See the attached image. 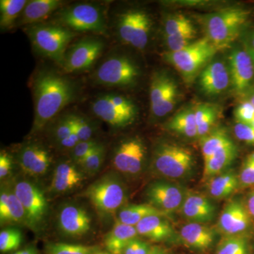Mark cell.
Wrapping results in <instances>:
<instances>
[{
  "label": "cell",
  "instance_id": "9",
  "mask_svg": "<svg viewBox=\"0 0 254 254\" xmlns=\"http://www.w3.org/2000/svg\"><path fill=\"white\" fill-rule=\"evenodd\" d=\"M139 76V68L133 60L123 55H113L97 68L94 79L101 86L126 87L134 84Z\"/></svg>",
  "mask_w": 254,
  "mask_h": 254
},
{
  "label": "cell",
  "instance_id": "39",
  "mask_svg": "<svg viewBox=\"0 0 254 254\" xmlns=\"http://www.w3.org/2000/svg\"><path fill=\"white\" fill-rule=\"evenodd\" d=\"M191 21L183 14L171 15L165 19L164 31L165 36H171L179 32L193 27Z\"/></svg>",
  "mask_w": 254,
  "mask_h": 254
},
{
  "label": "cell",
  "instance_id": "22",
  "mask_svg": "<svg viewBox=\"0 0 254 254\" xmlns=\"http://www.w3.org/2000/svg\"><path fill=\"white\" fill-rule=\"evenodd\" d=\"M138 235L153 242H162L173 236L174 229L166 215H151L136 226Z\"/></svg>",
  "mask_w": 254,
  "mask_h": 254
},
{
  "label": "cell",
  "instance_id": "26",
  "mask_svg": "<svg viewBox=\"0 0 254 254\" xmlns=\"http://www.w3.org/2000/svg\"><path fill=\"white\" fill-rule=\"evenodd\" d=\"M237 155V148L234 143L219 150L204 162V177L212 178L222 173L231 165Z\"/></svg>",
  "mask_w": 254,
  "mask_h": 254
},
{
  "label": "cell",
  "instance_id": "16",
  "mask_svg": "<svg viewBox=\"0 0 254 254\" xmlns=\"http://www.w3.org/2000/svg\"><path fill=\"white\" fill-rule=\"evenodd\" d=\"M230 80L234 91L246 93L252 87L254 78V64L247 50H233L229 57Z\"/></svg>",
  "mask_w": 254,
  "mask_h": 254
},
{
  "label": "cell",
  "instance_id": "40",
  "mask_svg": "<svg viewBox=\"0 0 254 254\" xmlns=\"http://www.w3.org/2000/svg\"><path fill=\"white\" fill-rule=\"evenodd\" d=\"M105 149L104 145L100 143L93 151L80 163L83 170L88 174L97 173L101 168L105 158Z\"/></svg>",
  "mask_w": 254,
  "mask_h": 254
},
{
  "label": "cell",
  "instance_id": "10",
  "mask_svg": "<svg viewBox=\"0 0 254 254\" xmlns=\"http://www.w3.org/2000/svg\"><path fill=\"white\" fill-rule=\"evenodd\" d=\"M152 21L143 10L131 9L119 16L117 31L119 38L126 44L143 50L149 41Z\"/></svg>",
  "mask_w": 254,
  "mask_h": 254
},
{
  "label": "cell",
  "instance_id": "30",
  "mask_svg": "<svg viewBox=\"0 0 254 254\" xmlns=\"http://www.w3.org/2000/svg\"><path fill=\"white\" fill-rule=\"evenodd\" d=\"M176 87L175 82L168 74L163 72L155 73L150 86V109L158 105Z\"/></svg>",
  "mask_w": 254,
  "mask_h": 254
},
{
  "label": "cell",
  "instance_id": "15",
  "mask_svg": "<svg viewBox=\"0 0 254 254\" xmlns=\"http://www.w3.org/2000/svg\"><path fill=\"white\" fill-rule=\"evenodd\" d=\"M252 220L247 205L242 200H232L222 210L218 227L225 236H243L252 226Z\"/></svg>",
  "mask_w": 254,
  "mask_h": 254
},
{
  "label": "cell",
  "instance_id": "38",
  "mask_svg": "<svg viewBox=\"0 0 254 254\" xmlns=\"http://www.w3.org/2000/svg\"><path fill=\"white\" fill-rule=\"evenodd\" d=\"M96 249L88 246L53 243L47 246L48 254H93Z\"/></svg>",
  "mask_w": 254,
  "mask_h": 254
},
{
  "label": "cell",
  "instance_id": "8",
  "mask_svg": "<svg viewBox=\"0 0 254 254\" xmlns=\"http://www.w3.org/2000/svg\"><path fill=\"white\" fill-rule=\"evenodd\" d=\"M58 23L73 32L106 33V22L102 9L91 3H79L62 9L58 14Z\"/></svg>",
  "mask_w": 254,
  "mask_h": 254
},
{
  "label": "cell",
  "instance_id": "23",
  "mask_svg": "<svg viewBox=\"0 0 254 254\" xmlns=\"http://www.w3.org/2000/svg\"><path fill=\"white\" fill-rule=\"evenodd\" d=\"M83 180V175L74 165L64 162L55 168L50 187L55 193H65L78 186Z\"/></svg>",
  "mask_w": 254,
  "mask_h": 254
},
{
  "label": "cell",
  "instance_id": "58",
  "mask_svg": "<svg viewBox=\"0 0 254 254\" xmlns=\"http://www.w3.org/2000/svg\"><path fill=\"white\" fill-rule=\"evenodd\" d=\"M93 254H111L106 253V252H95V253Z\"/></svg>",
  "mask_w": 254,
  "mask_h": 254
},
{
  "label": "cell",
  "instance_id": "27",
  "mask_svg": "<svg viewBox=\"0 0 254 254\" xmlns=\"http://www.w3.org/2000/svg\"><path fill=\"white\" fill-rule=\"evenodd\" d=\"M240 185L238 175L233 171L222 173L209 180V193L215 199L228 198L237 190Z\"/></svg>",
  "mask_w": 254,
  "mask_h": 254
},
{
  "label": "cell",
  "instance_id": "7",
  "mask_svg": "<svg viewBox=\"0 0 254 254\" xmlns=\"http://www.w3.org/2000/svg\"><path fill=\"white\" fill-rule=\"evenodd\" d=\"M93 113L114 128H124L134 122L137 108L131 100L116 93L100 95L91 104Z\"/></svg>",
  "mask_w": 254,
  "mask_h": 254
},
{
  "label": "cell",
  "instance_id": "11",
  "mask_svg": "<svg viewBox=\"0 0 254 254\" xmlns=\"http://www.w3.org/2000/svg\"><path fill=\"white\" fill-rule=\"evenodd\" d=\"M13 190L24 208L27 226L38 230L43 225L48 211L44 193L36 185L24 180L16 182Z\"/></svg>",
  "mask_w": 254,
  "mask_h": 254
},
{
  "label": "cell",
  "instance_id": "47",
  "mask_svg": "<svg viewBox=\"0 0 254 254\" xmlns=\"http://www.w3.org/2000/svg\"><path fill=\"white\" fill-rule=\"evenodd\" d=\"M235 136L247 144H254V127L252 125L237 123L234 127Z\"/></svg>",
  "mask_w": 254,
  "mask_h": 254
},
{
  "label": "cell",
  "instance_id": "52",
  "mask_svg": "<svg viewBox=\"0 0 254 254\" xmlns=\"http://www.w3.org/2000/svg\"><path fill=\"white\" fill-rule=\"evenodd\" d=\"M246 205H247L249 213L254 220V190L251 191L250 194H249Z\"/></svg>",
  "mask_w": 254,
  "mask_h": 254
},
{
  "label": "cell",
  "instance_id": "28",
  "mask_svg": "<svg viewBox=\"0 0 254 254\" xmlns=\"http://www.w3.org/2000/svg\"><path fill=\"white\" fill-rule=\"evenodd\" d=\"M157 215H166L149 203L128 205L120 209L118 221L129 226L136 227L143 219Z\"/></svg>",
  "mask_w": 254,
  "mask_h": 254
},
{
  "label": "cell",
  "instance_id": "25",
  "mask_svg": "<svg viewBox=\"0 0 254 254\" xmlns=\"http://www.w3.org/2000/svg\"><path fill=\"white\" fill-rule=\"evenodd\" d=\"M63 5L59 0H32L28 1L21 15V24L39 23L57 11Z\"/></svg>",
  "mask_w": 254,
  "mask_h": 254
},
{
  "label": "cell",
  "instance_id": "44",
  "mask_svg": "<svg viewBox=\"0 0 254 254\" xmlns=\"http://www.w3.org/2000/svg\"><path fill=\"white\" fill-rule=\"evenodd\" d=\"M99 144V142L93 139L80 141L73 149H71V157L73 161L80 165V163L93 151L95 147Z\"/></svg>",
  "mask_w": 254,
  "mask_h": 254
},
{
  "label": "cell",
  "instance_id": "3",
  "mask_svg": "<svg viewBox=\"0 0 254 254\" xmlns=\"http://www.w3.org/2000/svg\"><path fill=\"white\" fill-rule=\"evenodd\" d=\"M38 53L63 66L68 46L76 33L60 23H36L26 29Z\"/></svg>",
  "mask_w": 254,
  "mask_h": 254
},
{
  "label": "cell",
  "instance_id": "45",
  "mask_svg": "<svg viewBox=\"0 0 254 254\" xmlns=\"http://www.w3.org/2000/svg\"><path fill=\"white\" fill-rule=\"evenodd\" d=\"M53 136L57 141L60 142L73 133V127L70 115L58 119L53 127Z\"/></svg>",
  "mask_w": 254,
  "mask_h": 254
},
{
  "label": "cell",
  "instance_id": "33",
  "mask_svg": "<svg viewBox=\"0 0 254 254\" xmlns=\"http://www.w3.org/2000/svg\"><path fill=\"white\" fill-rule=\"evenodd\" d=\"M198 137L202 138L208 134L215 123L217 110L210 104H200L195 110Z\"/></svg>",
  "mask_w": 254,
  "mask_h": 254
},
{
  "label": "cell",
  "instance_id": "59",
  "mask_svg": "<svg viewBox=\"0 0 254 254\" xmlns=\"http://www.w3.org/2000/svg\"><path fill=\"white\" fill-rule=\"evenodd\" d=\"M252 125L254 127V121L253 122V123L252 124Z\"/></svg>",
  "mask_w": 254,
  "mask_h": 254
},
{
  "label": "cell",
  "instance_id": "57",
  "mask_svg": "<svg viewBox=\"0 0 254 254\" xmlns=\"http://www.w3.org/2000/svg\"><path fill=\"white\" fill-rule=\"evenodd\" d=\"M247 51L250 53L251 57H252V60H253V63L254 64V50L252 49V48H250V47L247 46Z\"/></svg>",
  "mask_w": 254,
  "mask_h": 254
},
{
  "label": "cell",
  "instance_id": "50",
  "mask_svg": "<svg viewBox=\"0 0 254 254\" xmlns=\"http://www.w3.org/2000/svg\"><path fill=\"white\" fill-rule=\"evenodd\" d=\"M9 191V190H1V193H0V222H1V225L6 224Z\"/></svg>",
  "mask_w": 254,
  "mask_h": 254
},
{
  "label": "cell",
  "instance_id": "12",
  "mask_svg": "<svg viewBox=\"0 0 254 254\" xmlns=\"http://www.w3.org/2000/svg\"><path fill=\"white\" fill-rule=\"evenodd\" d=\"M104 48V42L98 38L82 39L68 48L62 67L66 73L88 69L101 55Z\"/></svg>",
  "mask_w": 254,
  "mask_h": 254
},
{
  "label": "cell",
  "instance_id": "19",
  "mask_svg": "<svg viewBox=\"0 0 254 254\" xmlns=\"http://www.w3.org/2000/svg\"><path fill=\"white\" fill-rule=\"evenodd\" d=\"M230 82V71L222 62L210 64L200 73L199 77L200 88L208 95H219L226 91Z\"/></svg>",
  "mask_w": 254,
  "mask_h": 254
},
{
  "label": "cell",
  "instance_id": "35",
  "mask_svg": "<svg viewBox=\"0 0 254 254\" xmlns=\"http://www.w3.org/2000/svg\"><path fill=\"white\" fill-rule=\"evenodd\" d=\"M196 34V30L193 26L179 32L173 36H165V42L170 52L180 51L193 43Z\"/></svg>",
  "mask_w": 254,
  "mask_h": 254
},
{
  "label": "cell",
  "instance_id": "32",
  "mask_svg": "<svg viewBox=\"0 0 254 254\" xmlns=\"http://www.w3.org/2000/svg\"><path fill=\"white\" fill-rule=\"evenodd\" d=\"M200 139V149L204 162L219 150L233 143L226 132L222 129L214 130Z\"/></svg>",
  "mask_w": 254,
  "mask_h": 254
},
{
  "label": "cell",
  "instance_id": "2",
  "mask_svg": "<svg viewBox=\"0 0 254 254\" xmlns=\"http://www.w3.org/2000/svg\"><path fill=\"white\" fill-rule=\"evenodd\" d=\"M252 11L241 6L226 8L200 16L206 38L217 50L228 49L250 21Z\"/></svg>",
  "mask_w": 254,
  "mask_h": 254
},
{
  "label": "cell",
  "instance_id": "18",
  "mask_svg": "<svg viewBox=\"0 0 254 254\" xmlns=\"http://www.w3.org/2000/svg\"><path fill=\"white\" fill-rule=\"evenodd\" d=\"M60 230L70 237H81L91 230V218L81 207L75 205H65L58 216Z\"/></svg>",
  "mask_w": 254,
  "mask_h": 254
},
{
  "label": "cell",
  "instance_id": "29",
  "mask_svg": "<svg viewBox=\"0 0 254 254\" xmlns=\"http://www.w3.org/2000/svg\"><path fill=\"white\" fill-rule=\"evenodd\" d=\"M168 128L187 138L198 137L195 110L191 108L182 110L169 122Z\"/></svg>",
  "mask_w": 254,
  "mask_h": 254
},
{
  "label": "cell",
  "instance_id": "13",
  "mask_svg": "<svg viewBox=\"0 0 254 254\" xmlns=\"http://www.w3.org/2000/svg\"><path fill=\"white\" fill-rule=\"evenodd\" d=\"M145 154L144 143L139 138L124 140L117 146L114 153V167L125 175H138L143 169Z\"/></svg>",
  "mask_w": 254,
  "mask_h": 254
},
{
  "label": "cell",
  "instance_id": "6",
  "mask_svg": "<svg viewBox=\"0 0 254 254\" xmlns=\"http://www.w3.org/2000/svg\"><path fill=\"white\" fill-rule=\"evenodd\" d=\"M85 196L100 215L111 216L120 211L126 202V189L118 177L108 175L92 184Z\"/></svg>",
  "mask_w": 254,
  "mask_h": 254
},
{
  "label": "cell",
  "instance_id": "48",
  "mask_svg": "<svg viewBox=\"0 0 254 254\" xmlns=\"http://www.w3.org/2000/svg\"><path fill=\"white\" fill-rule=\"evenodd\" d=\"M151 247L146 242L134 239L127 246L123 254H148Z\"/></svg>",
  "mask_w": 254,
  "mask_h": 254
},
{
  "label": "cell",
  "instance_id": "37",
  "mask_svg": "<svg viewBox=\"0 0 254 254\" xmlns=\"http://www.w3.org/2000/svg\"><path fill=\"white\" fill-rule=\"evenodd\" d=\"M21 231L16 228H7L0 232V251L3 253L17 250L22 243Z\"/></svg>",
  "mask_w": 254,
  "mask_h": 254
},
{
  "label": "cell",
  "instance_id": "41",
  "mask_svg": "<svg viewBox=\"0 0 254 254\" xmlns=\"http://www.w3.org/2000/svg\"><path fill=\"white\" fill-rule=\"evenodd\" d=\"M73 132L79 138L80 141H86L92 139L93 134V127L87 119L76 114L70 115Z\"/></svg>",
  "mask_w": 254,
  "mask_h": 254
},
{
  "label": "cell",
  "instance_id": "14",
  "mask_svg": "<svg viewBox=\"0 0 254 254\" xmlns=\"http://www.w3.org/2000/svg\"><path fill=\"white\" fill-rule=\"evenodd\" d=\"M186 195L180 187L166 182H153L145 190L148 203L165 215L181 208Z\"/></svg>",
  "mask_w": 254,
  "mask_h": 254
},
{
  "label": "cell",
  "instance_id": "1",
  "mask_svg": "<svg viewBox=\"0 0 254 254\" xmlns=\"http://www.w3.org/2000/svg\"><path fill=\"white\" fill-rule=\"evenodd\" d=\"M34 100V120L31 133L43 130L76 98L74 82L54 70L41 69L32 81Z\"/></svg>",
  "mask_w": 254,
  "mask_h": 254
},
{
  "label": "cell",
  "instance_id": "43",
  "mask_svg": "<svg viewBox=\"0 0 254 254\" xmlns=\"http://www.w3.org/2000/svg\"><path fill=\"white\" fill-rule=\"evenodd\" d=\"M238 177L240 186H254V152L245 159Z\"/></svg>",
  "mask_w": 254,
  "mask_h": 254
},
{
  "label": "cell",
  "instance_id": "55",
  "mask_svg": "<svg viewBox=\"0 0 254 254\" xmlns=\"http://www.w3.org/2000/svg\"><path fill=\"white\" fill-rule=\"evenodd\" d=\"M148 254H168V253L160 247H151V250Z\"/></svg>",
  "mask_w": 254,
  "mask_h": 254
},
{
  "label": "cell",
  "instance_id": "49",
  "mask_svg": "<svg viewBox=\"0 0 254 254\" xmlns=\"http://www.w3.org/2000/svg\"><path fill=\"white\" fill-rule=\"evenodd\" d=\"M13 167V160L9 153L1 150L0 153V178L1 180L9 175Z\"/></svg>",
  "mask_w": 254,
  "mask_h": 254
},
{
  "label": "cell",
  "instance_id": "51",
  "mask_svg": "<svg viewBox=\"0 0 254 254\" xmlns=\"http://www.w3.org/2000/svg\"><path fill=\"white\" fill-rule=\"evenodd\" d=\"M80 141H80L79 138H78L77 135H76L74 132H73L69 136L66 137L64 139H63V141L59 142V143L63 148L71 150L73 149Z\"/></svg>",
  "mask_w": 254,
  "mask_h": 254
},
{
  "label": "cell",
  "instance_id": "34",
  "mask_svg": "<svg viewBox=\"0 0 254 254\" xmlns=\"http://www.w3.org/2000/svg\"><path fill=\"white\" fill-rule=\"evenodd\" d=\"M249 241L244 236H225L217 247L215 254H250Z\"/></svg>",
  "mask_w": 254,
  "mask_h": 254
},
{
  "label": "cell",
  "instance_id": "53",
  "mask_svg": "<svg viewBox=\"0 0 254 254\" xmlns=\"http://www.w3.org/2000/svg\"><path fill=\"white\" fill-rule=\"evenodd\" d=\"M246 93H247V99L246 100L252 103L254 107V87H251Z\"/></svg>",
  "mask_w": 254,
  "mask_h": 254
},
{
  "label": "cell",
  "instance_id": "21",
  "mask_svg": "<svg viewBox=\"0 0 254 254\" xmlns=\"http://www.w3.org/2000/svg\"><path fill=\"white\" fill-rule=\"evenodd\" d=\"M180 238L182 243L191 250L205 251L213 245L216 233L205 224L190 222L182 227Z\"/></svg>",
  "mask_w": 254,
  "mask_h": 254
},
{
  "label": "cell",
  "instance_id": "4",
  "mask_svg": "<svg viewBox=\"0 0 254 254\" xmlns=\"http://www.w3.org/2000/svg\"><path fill=\"white\" fill-rule=\"evenodd\" d=\"M217 52L215 46L205 37L193 41L180 51L165 53L163 58L176 68L185 81L190 83Z\"/></svg>",
  "mask_w": 254,
  "mask_h": 254
},
{
  "label": "cell",
  "instance_id": "56",
  "mask_svg": "<svg viewBox=\"0 0 254 254\" xmlns=\"http://www.w3.org/2000/svg\"><path fill=\"white\" fill-rule=\"evenodd\" d=\"M247 46L250 47V48L254 50V32L250 37V46Z\"/></svg>",
  "mask_w": 254,
  "mask_h": 254
},
{
  "label": "cell",
  "instance_id": "42",
  "mask_svg": "<svg viewBox=\"0 0 254 254\" xmlns=\"http://www.w3.org/2000/svg\"><path fill=\"white\" fill-rule=\"evenodd\" d=\"M177 96H178V90L177 86L176 88H173L158 105L150 109L152 115L155 118H163L168 115L175 108Z\"/></svg>",
  "mask_w": 254,
  "mask_h": 254
},
{
  "label": "cell",
  "instance_id": "20",
  "mask_svg": "<svg viewBox=\"0 0 254 254\" xmlns=\"http://www.w3.org/2000/svg\"><path fill=\"white\" fill-rule=\"evenodd\" d=\"M182 213L190 222L206 223L216 215V206L204 195L187 193L182 206Z\"/></svg>",
  "mask_w": 254,
  "mask_h": 254
},
{
  "label": "cell",
  "instance_id": "24",
  "mask_svg": "<svg viewBox=\"0 0 254 254\" xmlns=\"http://www.w3.org/2000/svg\"><path fill=\"white\" fill-rule=\"evenodd\" d=\"M136 227L125 225L117 220L113 229L105 237L107 250L111 254H123L127 246L138 235Z\"/></svg>",
  "mask_w": 254,
  "mask_h": 254
},
{
  "label": "cell",
  "instance_id": "46",
  "mask_svg": "<svg viewBox=\"0 0 254 254\" xmlns=\"http://www.w3.org/2000/svg\"><path fill=\"white\" fill-rule=\"evenodd\" d=\"M237 123L252 125L254 121V107L247 100L241 103L235 112Z\"/></svg>",
  "mask_w": 254,
  "mask_h": 254
},
{
  "label": "cell",
  "instance_id": "54",
  "mask_svg": "<svg viewBox=\"0 0 254 254\" xmlns=\"http://www.w3.org/2000/svg\"><path fill=\"white\" fill-rule=\"evenodd\" d=\"M13 254H37V252L36 249L33 247H28L24 250L18 251Z\"/></svg>",
  "mask_w": 254,
  "mask_h": 254
},
{
  "label": "cell",
  "instance_id": "5",
  "mask_svg": "<svg viewBox=\"0 0 254 254\" xmlns=\"http://www.w3.org/2000/svg\"><path fill=\"white\" fill-rule=\"evenodd\" d=\"M153 169L165 177L182 179L190 176L194 168L191 151L181 145L159 143L153 154Z\"/></svg>",
  "mask_w": 254,
  "mask_h": 254
},
{
  "label": "cell",
  "instance_id": "31",
  "mask_svg": "<svg viewBox=\"0 0 254 254\" xmlns=\"http://www.w3.org/2000/svg\"><path fill=\"white\" fill-rule=\"evenodd\" d=\"M28 1L1 0L0 1V27L1 31L11 29L21 14Z\"/></svg>",
  "mask_w": 254,
  "mask_h": 254
},
{
  "label": "cell",
  "instance_id": "36",
  "mask_svg": "<svg viewBox=\"0 0 254 254\" xmlns=\"http://www.w3.org/2000/svg\"><path fill=\"white\" fill-rule=\"evenodd\" d=\"M6 223L25 224L27 225L26 213L21 201L14 190H9L8 198V211Z\"/></svg>",
  "mask_w": 254,
  "mask_h": 254
},
{
  "label": "cell",
  "instance_id": "17",
  "mask_svg": "<svg viewBox=\"0 0 254 254\" xmlns=\"http://www.w3.org/2000/svg\"><path fill=\"white\" fill-rule=\"evenodd\" d=\"M18 161L21 170L31 177L46 175L52 163V157L44 146L36 143H28L20 150Z\"/></svg>",
  "mask_w": 254,
  "mask_h": 254
}]
</instances>
